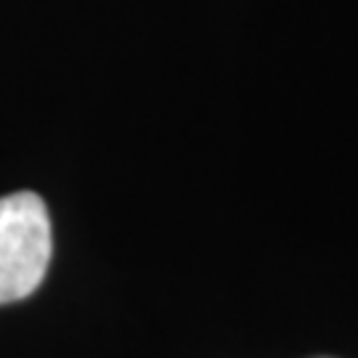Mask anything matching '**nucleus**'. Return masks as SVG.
<instances>
[{
	"mask_svg": "<svg viewBox=\"0 0 358 358\" xmlns=\"http://www.w3.org/2000/svg\"><path fill=\"white\" fill-rule=\"evenodd\" d=\"M51 217L38 194L0 196V306L24 300L51 263Z\"/></svg>",
	"mask_w": 358,
	"mask_h": 358,
	"instance_id": "f257e3e1",
	"label": "nucleus"
}]
</instances>
